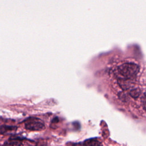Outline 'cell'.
Masks as SVG:
<instances>
[{
	"instance_id": "obj_2",
	"label": "cell",
	"mask_w": 146,
	"mask_h": 146,
	"mask_svg": "<svg viewBox=\"0 0 146 146\" xmlns=\"http://www.w3.org/2000/svg\"><path fill=\"white\" fill-rule=\"evenodd\" d=\"M25 127L30 131H42L45 128L43 121L39 118L35 117H30L24 121Z\"/></svg>"
},
{
	"instance_id": "obj_10",
	"label": "cell",
	"mask_w": 146,
	"mask_h": 146,
	"mask_svg": "<svg viewBox=\"0 0 146 146\" xmlns=\"http://www.w3.org/2000/svg\"><path fill=\"white\" fill-rule=\"evenodd\" d=\"M145 97H146V92H145Z\"/></svg>"
},
{
	"instance_id": "obj_7",
	"label": "cell",
	"mask_w": 146,
	"mask_h": 146,
	"mask_svg": "<svg viewBox=\"0 0 146 146\" xmlns=\"http://www.w3.org/2000/svg\"><path fill=\"white\" fill-rule=\"evenodd\" d=\"M13 130H14V127L2 125H1V133L3 134V133L7 132V131H13Z\"/></svg>"
},
{
	"instance_id": "obj_4",
	"label": "cell",
	"mask_w": 146,
	"mask_h": 146,
	"mask_svg": "<svg viewBox=\"0 0 146 146\" xmlns=\"http://www.w3.org/2000/svg\"><path fill=\"white\" fill-rule=\"evenodd\" d=\"M131 79H119V84L120 87L124 90H127L128 88L131 87L132 86V83L131 82Z\"/></svg>"
},
{
	"instance_id": "obj_9",
	"label": "cell",
	"mask_w": 146,
	"mask_h": 146,
	"mask_svg": "<svg viewBox=\"0 0 146 146\" xmlns=\"http://www.w3.org/2000/svg\"><path fill=\"white\" fill-rule=\"evenodd\" d=\"M71 146H84L83 144H81V143H75L73 144Z\"/></svg>"
},
{
	"instance_id": "obj_6",
	"label": "cell",
	"mask_w": 146,
	"mask_h": 146,
	"mask_svg": "<svg viewBox=\"0 0 146 146\" xmlns=\"http://www.w3.org/2000/svg\"><path fill=\"white\" fill-rule=\"evenodd\" d=\"M141 92V91L140 89L139 88H137L131 90L129 92V95L131 97H132L133 98H137V97L139 96Z\"/></svg>"
},
{
	"instance_id": "obj_3",
	"label": "cell",
	"mask_w": 146,
	"mask_h": 146,
	"mask_svg": "<svg viewBox=\"0 0 146 146\" xmlns=\"http://www.w3.org/2000/svg\"><path fill=\"white\" fill-rule=\"evenodd\" d=\"M4 144V146H36L33 140L15 137H10Z\"/></svg>"
},
{
	"instance_id": "obj_5",
	"label": "cell",
	"mask_w": 146,
	"mask_h": 146,
	"mask_svg": "<svg viewBox=\"0 0 146 146\" xmlns=\"http://www.w3.org/2000/svg\"><path fill=\"white\" fill-rule=\"evenodd\" d=\"M84 146H103L100 141L96 139H90L85 140L83 143Z\"/></svg>"
},
{
	"instance_id": "obj_1",
	"label": "cell",
	"mask_w": 146,
	"mask_h": 146,
	"mask_svg": "<svg viewBox=\"0 0 146 146\" xmlns=\"http://www.w3.org/2000/svg\"><path fill=\"white\" fill-rule=\"evenodd\" d=\"M139 66L133 63H125L121 64L116 68L119 79H132L139 71Z\"/></svg>"
},
{
	"instance_id": "obj_8",
	"label": "cell",
	"mask_w": 146,
	"mask_h": 146,
	"mask_svg": "<svg viewBox=\"0 0 146 146\" xmlns=\"http://www.w3.org/2000/svg\"><path fill=\"white\" fill-rule=\"evenodd\" d=\"M119 98L120 99L123 100V101H126V100L125 99H127L128 98V97L126 96L125 94L123 93V92H120L119 94Z\"/></svg>"
}]
</instances>
